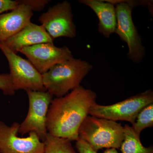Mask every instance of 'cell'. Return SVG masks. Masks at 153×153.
<instances>
[{
	"label": "cell",
	"mask_w": 153,
	"mask_h": 153,
	"mask_svg": "<svg viewBox=\"0 0 153 153\" xmlns=\"http://www.w3.org/2000/svg\"><path fill=\"white\" fill-rule=\"evenodd\" d=\"M92 68L89 62L73 57L55 65L42 74L43 85L53 96L62 97L80 85Z\"/></svg>",
	"instance_id": "cell-2"
},
{
	"label": "cell",
	"mask_w": 153,
	"mask_h": 153,
	"mask_svg": "<svg viewBox=\"0 0 153 153\" xmlns=\"http://www.w3.org/2000/svg\"><path fill=\"white\" fill-rule=\"evenodd\" d=\"M123 128L124 140L120 147L122 153H153L152 146H144L131 126L126 124Z\"/></svg>",
	"instance_id": "cell-14"
},
{
	"label": "cell",
	"mask_w": 153,
	"mask_h": 153,
	"mask_svg": "<svg viewBox=\"0 0 153 153\" xmlns=\"http://www.w3.org/2000/svg\"><path fill=\"white\" fill-rule=\"evenodd\" d=\"M79 137L94 150L118 149L124 140V128L116 121L88 116L78 131Z\"/></svg>",
	"instance_id": "cell-3"
},
{
	"label": "cell",
	"mask_w": 153,
	"mask_h": 153,
	"mask_svg": "<svg viewBox=\"0 0 153 153\" xmlns=\"http://www.w3.org/2000/svg\"><path fill=\"white\" fill-rule=\"evenodd\" d=\"M19 52L27 56L41 74L55 65L73 58L68 47H57L53 43H43L24 47Z\"/></svg>",
	"instance_id": "cell-9"
},
{
	"label": "cell",
	"mask_w": 153,
	"mask_h": 153,
	"mask_svg": "<svg viewBox=\"0 0 153 153\" xmlns=\"http://www.w3.org/2000/svg\"><path fill=\"white\" fill-rule=\"evenodd\" d=\"M43 153H76L71 141L48 133L44 142Z\"/></svg>",
	"instance_id": "cell-15"
},
{
	"label": "cell",
	"mask_w": 153,
	"mask_h": 153,
	"mask_svg": "<svg viewBox=\"0 0 153 153\" xmlns=\"http://www.w3.org/2000/svg\"><path fill=\"white\" fill-rule=\"evenodd\" d=\"M0 90L4 95L12 96L15 94L9 74H0Z\"/></svg>",
	"instance_id": "cell-17"
},
{
	"label": "cell",
	"mask_w": 153,
	"mask_h": 153,
	"mask_svg": "<svg viewBox=\"0 0 153 153\" xmlns=\"http://www.w3.org/2000/svg\"><path fill=\"white\" fill-rule=\"evenodd\" d=\"M115 7L117 25L115 33L128 48L127 57L134 63H140L146 56V48L134 24L132 17L133 9L142 2L132 1H107Z\"/></svg>",
	"instance_id": "cell-4"
},
{
	"label": "cell",
	"mask_w": 153,
	"mask_h": 153,
	"mask_svg": "<svg viewBox=\"0 0 153 153\" xmlns=\"http://www.w3.org/2000/svg\"><path fill=\"white\" fill-rule=\"evenodd\" d=\"M0 49L8 62L11 80L14 90L47 91L42 75L29 60L12 52L4 42H0Z\"/></svg>",
	"instance_id": "cell-6"
},
{
	"label": "cell",
	"mask_w": 153,
	"mask_h": 153,
	"mask_svg": "<svg viewBox=\"0 0 153 153\" xmlns=\"http://www.w3.org/2000/svg\"><path fill=\"white\" fill-rule=\"evenodd\" d=\"M20 124L7 125L0 121V153H43L44 143L35 133L20 137L18 134Z\"/></svg>",
	"instance_id": "cell-10"
},
{
	"label": "cell",
	"mask_w": 153,
	"mask_h": 153,
	"mask_svg": "<svg viewBox=\"0 0 153 153\" xmlns=\"http://www.w3.org/2000/svg\"><path fill=\"white\" fill-rule=\"evenodd\" d=\"M103 153H119L118 152L116 149L111 148V149H107L103 152Z\"/></svg>",
	"instance_id": "cell-21"
},
{
	"label": "cell",
	"mask_w": 153,
	"mask_h": 153,
	"mask_svg": "<svg viewBox=\"0 0 153 153\" xmlns=\"http://www.w3.org/2000/svg\"><path fill=\"white\" fill-rule=\"evenodd\" d=\"M153 126V103L148 105L141 110L135 122L132 126L134 131L140 137L143 130Z\"/></svg>",
	"instance_id": "cell-16"
},
{
	"label": "cell",
	"mask_w": 153,
	"mask_h": 153,
	"mask_svg": "<svg viewBox=\"0 0 153 153\" xmlns=\"http://www.w3.org/2000/svg\"><path fill=\"white\" fill-rule=\"evenodd\" d=\"M53 40L42 25L30 22L19 33L3 42L12 52L17 54L24 47L43 43H53Z\"/></svg>",
	"instance_id": "cell-11"
},
{
	"label": "cell",
	"mask_w": 153,
	"mask_h": 153,
	"mask_svg": "<svg viewBox=\"0 0 153 153\" xmlns=\"http://www.w3.org/2000/svg\"><path fill=\"white\" fill-rule=\"evenodd\" d=\"M97 97L93 91L79 85L64 96L52 100L47 114L48 133L76 141L79 127Z\"/></svg>",
	"instance_id": "cell-1"
},
{
	"label": "cell",
	"mask_w": 153,
	"mask_h": 153,
	"mask_svg": "<svg viewBox=\"0 0 153 153\" xmlns=\"http://www.w3.org/2000/svg\"><path fill=\"white\" fill-rule=\"evenodd\" d=\"M76 147L79 153H97L86 142L79 138L76 141Z\"/></svg>",
	"instance_id": "cell-20"
},
{
	"label": "cell",
	"mask_w": 153,
	"mask_h": 153,
	"mask_svg": "<svg viewBox=\"0 0 153 153\" xmlns=\"http://www.w3.org/2000/svg\"><path fill=\"white\" fill-rule=\"evenodd\" d=\"M33 15L27 5L19 4L16 8L0 15V42L16 35L31 22Z\"/></svg>",
	"instance_id": "cell-12"
},
{
	"label": "cell",
	"mask_w": 153,
	"mask_h": 153,
	"mask_svg": "<svg viewBox=\"0 0 153 153\" xmlns=\"http://www.w3.org/2000/svg\"><path fill=\"white\" fill-rule=\"evenodd\" d=\"M17 1L19 4H24L29 6L33 11L42 10L49 1L48 0H21Z\"/></svg>",
	"instance_id": "cell-18"
},
{
	"label": "cell",
	"mask_w": 153,
	"mask_h": 153,
	"mask_svg": "<svg viewBox=\"0 0 153 153\" xmlns=\"http://www.w3.org/2000/svg\"><path fill=\"white\" fill-rule=\"evenodd\" d=\"M38 21L53 40L62 37L74 38L76 36L72 8L68 1L58 3L49 8L41 14Z\"/></svg>",
	"instance_id": "cell-8"
},
{
	"label": "cell",
	"mask_w": 153,
	"mask_h": 153,
	"mask_svg": "<svg viewBox=\"0 0 153 153\" xmlns=\"http://www.w3.org/2000/svg\"><path fill=\"white\" fill-rule=\"evenodd\" d=\"M19 4L17 1L0 0V15L4 12L12 11L16 8Z\"/></svg>",
	"instance_id": "cell-19"
},
{
	"label": "cell",
	"mask_w": 153,
	"mask_h": 153,
	"mask_svg": "<svg viewBox=\"0 0 153 153\" xmlns=\"http://www.w3.org/2000/svg\"><path fill=\"white\" fill-rule=\"evenodd\" d=\"M152 103L153 92L149 89L111 105H101L96 102L91 107L89 114L114 121H126L132 125L141 110Z\"/></svg>",
	"instance_id": "cell-5"
},
{
	"label": "cell",
	"mask_w": 153,
	"mask_h": 153,
	"mask_svg": "<svg viewBox=\"0 0 153 153\" xmlns=\"http://www.w3.org/2000/svg\"><path fill=\"white\" fill-rule=\"evenodd\" d=\"M26 91L29 99V110L25 120L20 124L18 133L24 135L34 132L44 142L48 133L47 114L53 96L47 91Z\"/></svg>",
	"instance_id": "cell-7"
},
{
	"label": "cell",
	"mask_w": 153,
	"mask_h": 153,
	"mask_svg": "<svg viewBox=\"0 0 153 153\" xmlns=\"http://www.w3.org/2000/svg\"><path fill=\"white\" fill-rule=\"evenodd\" d=\"M79 2L90 8L99 20L98 31L106 38L115 33L117 25L115 7L107 1L80 0Z\"/></svg>",
	"instance_id": "cell-13"
}]
</instances>
